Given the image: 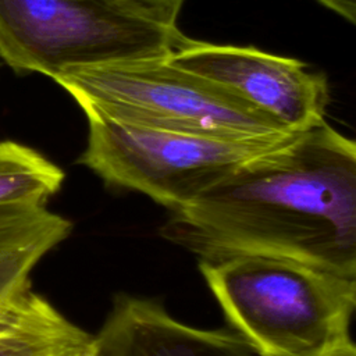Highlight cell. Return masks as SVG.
<instances>
[{
	"instance_id": "1",
	"label": "cell",
	"mask_w": 356,
	"mask_h": 356,
	"mask_svg": "<svg viewBox=\"0 0 356 356\" xmlns=\"http://www.w3.org/2000/svg\"><path fill=\"white\" fill-rule=\"evenodd\" d=\"M160 235L200 260L285 257L356 277V145L325 121L170 211Z\"/></svg>"
},
{
	"instance_id": "2",
	"label": "cell",
	"mask_w": 356,
	"mask_h": 356,
	"mask_svg": "<svg viewBox=\"0 0 356 356\" xmlns=\"http://www.w3.org/2000/svg\"><path fill=\"white\" fill-rule=\"evenodd\" d=\"M199 270L256 356H313L350 338L356 277L263 254L200 260Z\"/></svg>"
},
{
	"instance_id": "3",
	"label": "cell",
	"mask_w": 356,
	"mask_h": 356,
	"mask_svg": "<svg viewBox=\"0 0 356 356\" xmlns=\"http://www.w3.org/2000/svg\"><path fill=\"white\" fill-rule=\"evenodd\" d=\"M189 40L121 0H0V57L54 81L76 68L164 57Z\"/></svg>"
},
{
	"instance_id": "4",
	"label": "cell",
	"mask_w": 356,
	"mask_h": 356,
	"mask_svg": "<svg viewBox=\"0 0 356 356\" xmlns=\"http://www.w3.org/2000/svg\"><path fill=\"white\" fill-rule=\"evenodd\" d=\"M56 82L85 114L128 124L243 139L295 134L222 85L170 63L168 56L76 68Z\"/></svg>"
},
{
	"instance_id": "5",
	"label": "cell",
	"mask_w": 356,
	"mask_h": 356,
	"mask_svg": "<svg viewBox=\"0 0 356 356\" xmlns=\"http://www.w3.org/2000/svg\"><path fill=\"white\" fill-rule=\"evenodd\" d=\"M85 115L88 142L78 163L107 185L140 192L170 211L293 135L224 138Z\"/></svg>"
},
{
	"instance_id": "6",
	"label": "cell",
	"mask_w": 356,
	"mask_h": 356,
	"mask_svg": "<svg viewBox=\"0 0 356 356\" xmlns=\"http://www.w3.org/2000/svg\"><path fill=\"white\" fill-rule=\"evenodd\" d=\"M170 63L236 93L289 132L321 124L330 100L327 78L291 57L189 40Z\"/></svg>"
},
{
	"instance_id": "7",
	"label": "cell",
	"mask_w": 356,
	"mask_h": 356,
	"mask_svg": "<svg viewBox=\"0 0 356 356\" xmlns=\"http://www.w3.org/2000/svg\"><path fill=\"white\" fill-rule=\"evenodd\" d=\"M102 356H256L232 330L188 325L161 303L120 293L93 335Z\"/></svg>"
},
{
	"instance_id": "8",
	"label": "cell",
	"mask_w": 356,
	"mask_h": 356,
	"mask_svg": "<svg viewBox=\"0 0 356 356\" xmlns=\"http://www.w3.org/2000/svg\"><path fill=\"white\" fill-rule=\"evenodd\" d=\"M71 229V221L46 206L0 207V302L31 288L35 266Z\"/></svg>"
},
{
	"instance_id": "9",
	"label": "cell",
	"mask_w": 356,
	"mask_h": 356,
	"mask_svg": "<svg viewBox=\"0 0 356 356\" xmlns=\"http://www.w3.org/2000/svg\"><path fill=\"white\" fill-rule=\"evenodd\" d=\"M93 335L28 289L0 323V356H81Z\"/></svg>"
},
{
	"instance_id": "10",
	"label": "cell",
	"mask_w": 356,
	"mask_h": 356,
	"mask_svg": "<svg viewBox=\"0 0 356 356\" xmlns=\"http://www.w3.org/2000/svg\"><path fill=\"white\" fill-rule=\"evenodd\" d=\"M63 181V170L39 152L0 142V207L46 206Z\"/></svg>"
},
{
	"instance_id": "11",
	"label": "cell",
	"mask_w": 356,
	"mask_h": 356,
	"mask_svg": "<svg viewBox=\"0 0 356 356\" xmlns=\"http://www.w3.org/2000/svg\"><path fill=\"white\" fill-rule=\"evenodd\" d=\"M143 14L168 25H177L185 0H121Z\"/></svg>"
},
{
	"instance_id": "12",
	"label": "cell",
	"mask_w": 356,
	"mask_h": 356,
	"mask_svg": "<svg viewBox=\"0 0 356 356\" xmlns=\"http://www.w3.org/2000/svg\"><path fill=\"white\" fill-rule=\"evenodd\" d=\"M331 11L337 13L342 18L355 24L356 21V0H317Z\"/></svg>"
},
{
	"instance_id": "13",
	"label": "cell",
	"mask_w": 356,
	"mask_h": 356,
	"mask_svg": "<svg viewBox=\"0 0 356 356\" xmlns=\"http://www.w3.org/2000/svg\"><path fill=\"white\" fill-rule=\"evenodd\" d=\"M313 356H356V346L352 342V339L348 338Z\"/></svg>"
},
{
	"instance_id": "14",
	"label": "cell",
	"mask_w": 356,
	"mask_h": 356,
	"mask_svg": "<svg viewBox=\"0 0 356 356\" xmlns=\"http://www.w3.org/2000/svg\"><path fill=\"white\" fill-rule=\"evenodd\" d=\"M31 289V288H29ZM21 295V293H19ZM18 296V295H17ZM17 296H14V298H10V299H7V300H3V302H0V323L7 317V314L10 313V310H11V307H13V303H14V300H15V298Z\"/></svg>"
},
{
	"instance_id": "15",
	"label": "cell",
	"mask_w": 356,
	"mask_h": 356,
	"mask_svg": "<svg viewBox=\"0 0 356 356\" xmlns=\"http://www.w3.org/2000/svg\"><path fill=\"white\" fill-rule=\"evenodd\" d=\"M81 356H102V355H100L99 349L96 348L95 341H92V343L89 345V348H88V349H86Z\"/></svg>"
}]
</instances>
